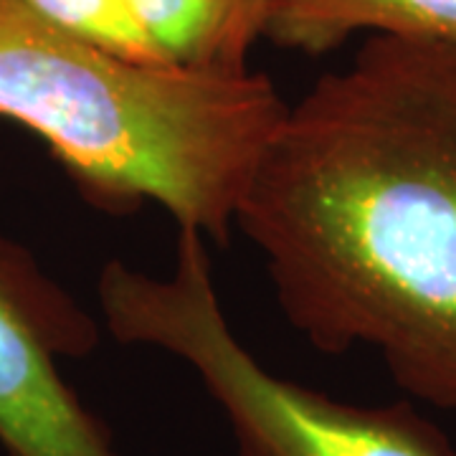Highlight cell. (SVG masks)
<instances>
[{"instance_id":"cell-1","label":"cell","mask_w":456,"mask_h":456,"mask_svg":"<svg viewBox=\"0 0 456 456\" xmlns=\"http://www.w3.org/2000/svg\"><path fill=\"white\" fill-rule=\"evenodd\" d=\"M236 228L312 347L456 411V41L368 33L287 104Z\"/></svg>"},{"instance_id":"cell-2","label":"cell","mask_w":456,"mask_h":456,"mask_svg":"<svg viewBox=\"0 0 456 456\" xmlns=\"http://www.w3.org/2000/svg\"><path fill=\"white\" fill-rule=\"evenodd\" d=\"M284 114L259 71L127 61L0 0V117L41 137L99 203L152 200L178 231L226 241Z\"/></svg>"},{"instance_id":"cell-3","label":"cell","mask_w":456,"mask_h":456,"mask_svg":"<svg viewBox=\"0 0 456 456\" xmlns=\"http://www.w3.org/2000/svg\"><path fill=\"white\" fill-rule=\"evenodd\" d=\"M97 292L114 340L196 370L226 416L236 456H456L411 403H342L266 370L228 327L200 233L178 231L167 277L107 261Z\"/></svg>"},{"instance_id":"cell-4","label":"cell","mask_w":456,"mask_h":456,"mask_svg":"<svg viewBox=\"0 0 456 456\" xmlns=\"http://www.w3.org/2000/svg\"><path fill=\"white\" fill-rule=\"evenodd\" d=\"M94 327L0 251V444L8 456H119L56 368L94 347Z\"/></svg>"},{"instance_id":"cell-5","label":"cell","mask_w":456,"mask_h":456,"mask_svg":"<svg viewBox=\"0 0 456 456\" xmlns=\"http://www.w3.org/2000/svg\"><path fill=\"white\" fill-rule=\"evenodd\" d=\"M355 33L456 41V0H269L264 38L322 56Z\"/></svg>"},{"instance_id":"cell-6","label":"cell","mask_w":456,"mask_h":456,"mask_svg":"<svg viewBox=\"0 0 456 456\" xmlns=\"http://www.w3.org/2000/svg\"><path fill=\"white\" fill-rule=\"evenodd\" d=\"M170 64L236 74L264 38L269 0H130Z\"/></svg>"},{"instance_id":"cell-7","label":"cell","mask_w":456,"mask_h":456,"mask_svg":"<svg viewBox=\"0 0 456 456\" xmlns=\"http://www.w3.org/2000/svg\"><path fill=\"white\" fill-rule=\"evenodd\" d=\"M38 16L86 44L137 64H170L130 0H23ZM175 66V64H173Z\"/></svg>"}]
</instances>
